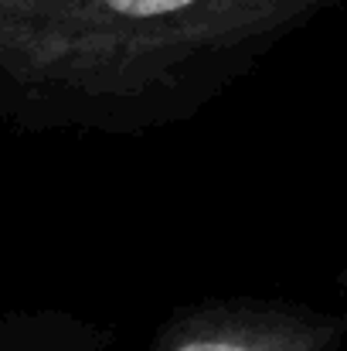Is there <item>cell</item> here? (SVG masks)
Masks as SVG:
<instances>
[{"label": "cell", "mask_w": 347, "mask_h": 351, "mask_svg": "<svg viewBox=\"0 0 347 351\" xmlns=\"http://www.w3.org/2000/svg\"><path fill=\"white\" fill-rule=\"evenodd\" d=\"M344 331V317L310 307L218 304L177 317L153 351H334Z\"/></svg>", "instance_id": "cell-1"}]
</instances>
